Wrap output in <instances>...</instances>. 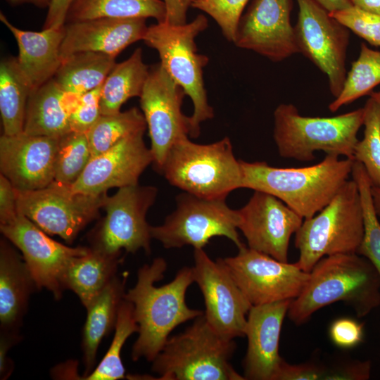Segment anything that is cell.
<instances>
[{
    "mask_svg": "<svg viewBox=\"0 0 380 380\" xmlns=\"http://www.w3.org/2000/svg\"><path fill=\"white\" fill-rule=\"evenodd\" d=\"M167 267L163 258L143 265L138 270L135 286L125 293L124 298L133 304L139 326L132 350L134 361L144 357L152 362L177 326L204 313L190 308L185 300L187 289L194 282L193 267H184L170 282L155 285L163 279Z\"/></svg>",
    "mask_w": 380,
    "mask_h": 380,
    "instance_id": "cell-1",
    "label": "cell"
},
{
    "mask_svg": "<svg viewBox=\"0 0 380 380\" xmlns=\"http://www.w3.org/2000/svg\"><path fill=\"white\" fill-rule=\"evenodd\" d=\"M338 301L358 317L380 305V277L366 258L341 253L320 259L300 295L291 301L287 316L295 324H303L320 308Z\"/></svg>",
    "mask_w": 380,
    "mask_h": 380,
    "instance_id": "cell-2",
    "label": "cell"
},
{
    "mask_svg": "<svg viewBox=\"0 0 380 380\" xmlns=\"http://www.w3.org/2000/svg\"><path fill=\"white\" fill-rule=\"evenodd\" d=\"M353 162L326 154L317 164L296 168L240 160L241 188L273 195L303 220L308 219L322 210L348 180Z\"/></svg>",
    "mask_w": 380,
    "mask_h": 380,
    "instance_id": "cell-3",
    "label": "cell"
},
{
    "mask_svg": "<svg viewBox=\"0 0 380 380\" xmlns=\"http://www.w3.org/2000/svg\"><path fill=\"white\" fill-rule=\"evenodd\" d=\"M208 26L203 14L182 25L157 22L148 26L142 40L158 52L160 65L191 99L194 110L189 116V136L192 138L199 136L202 122L214 117L203 80V68L209 58L198 52L196 44V38Z\"/></svg>",
    "mask_w": 380,
    "mask_h": 380,
    "instance_id": "cell-4",
    "label": "cell"
},
{
    "mask_svg": "<svg viewBox=\"0 0 380 380\" xmlns=\"http://www.w3.org/2000/svg\"><path fill=\"white\" fill-rule=\"evenodd\" d=\"M273 117V137L281 157L311 161L316 151H324L353 160L364 108L334 117H309L293 104L281 103Z\"/></svg>",
    "mask_w": 380,
    "mask_h": 380,
    "instance_id": "cell-5",
    "label": "cell"
},
{
    "mask_svg": "<svg viewBox=\"0 0 380 380\" xmlns=\"http://www.w3.org/2000/svg\"><path fill=\"white\" fill-rule=\"evenodd\" d=\"M235 349L234 339L215 331L203 313L168 338L152 361V370L163 380H244L230 363Z\"/></svg>",
    "mask_w": 380,
    "mask_h": 380,
    "instance_id": "cell-6",
    "label": "cell"
},
{
    "mask_svg": "<svg viewBox=\"0 0 380 380\" xmlns=\"http://www.w3.org/2000/svg\"><path fill=\"white\" fill-rule=\"evenodd\" d=\"M172 186L206 198H226L241 188L240 160L236 159L229 138L208 144L188 137L170 149L160 171Z\"/></svg>",
    "mask_w": 380,
    "mask_h": 380,
    "instance_id": "cell-7",
    "label": "cell"
},
{
    "mask_svg": "<svg viewBox=\"0 0 380 380\" xmlns=\"http://www.w3.org/2000/svg\"><path fill=\"white\" fill-rule=\"evenodd\" d=\"M363 234L360 191L357 183L348 179L322 210L303 220L295 234L294 244L300 253L296 264L310 272L325 256L357 253Z\"/></svg>",
    "mask_w": 380,
    "mask_h": 380,
    "instance_id": "cell-8",
    "label": "cell"
},
{
    "mask_svg": "<svg viewBox=\"0 0 380 380\" xmlns=\"http://www.w3.org/2000/svg\"><path fill=\"white\" fill-rule=\"evenodd\" d=\"M176 209L163 224L151 226L152 239L165 248L191 246L203 248L215 236L230 239L238 248L243 243L238 233L237 210L225 198H206L184 191L176 196Z\"/></svg>",
    "mask_w": 380,
    "mask_h": 380,
    "instance_id": "cell-9",
    "label": "cell"
},
{
    "mask_svg": "<svg viewBox=\"0 0 380 380\" xmlns=\"http://www.w3.org/2000/svg\"><path fill=\"white\" fill-rule=\"evenodd\" d=\"M16 194L20 214L46 234L58 235L68 243L98 217L106 194L93 196L75 192L71 186L54 181L39 189H16Z\"/></svg>",
    "mask_w": 380,
    "mask_h": 380,
    "instance_id": "cell-10",
    "label": "cell"
},
{
    "mask_svg": "<svg viewBox=\"0 0 380 380\" xmlns=\"http://www.w3.org/2000/svg\"><path fill=\"white\" fill-rule=\"evenodd\" d=\"M157 194L156 187L139 184L118 188L111 196L106 194L102 205L106 217L91 248L108 254H119L121 249L132 253L143 249L149 254L152 237L146 216Z\"/></svg>",
    "mask_w": 380,
    "mask_h": 380,
    "instance_id": "cell-11",
    "label": "cell"
},
{
    "mask_svg": "<svg viewBox=\"0 0 380 380\" xmlns=\"http://www.w3.org/2000/svg\"><path fill=\"white\" fill-rule=\"evenodd\" d=\"M296 1L298 13L294 30L299 53L327 76L330 92L336 98L347 75L350 30L315 0Z\"/></svg>",
    "mask_w": 380,
    "mask_h": 380,
    "instance_id": "cell-12",
    "label": "cell"
},
{
    "mask_svg": "<svg viewBox=\"0 0 380 380\" xmlns=\"http://www.w3.org/2000/svg\"><path fill=\"white\" fill-rule=\"evenodd\" d=\"M233 257L222 258L235 282L251 305L297 298L309 272L243 245Z\"/></svg>",
    "mask_w": 380,
    "mask_h": 380,
    "instance_id": "cell-13",
    "label": "cell"
},
{
    "mask_svg": "<svg viewBox=\"0 0 380 380\" xmlns=\"http://www.w3.org/2000/svg\"><path fill=\"white\" fill-rule=\"evenodd\" d=\"M185 93L160 63L154 65L140 96L156 169L160 171L172 146L189 136V117L182 111Z\"/></svg>",
    "mask_w": 380,
    "mask_h": 380,
    "instance_id": "cell-14",
    "label": "cell"
},
{
    "mask_svg": "<svg viewBox=\"0 0 380 380\" xmlns=\"http://www.w3.org/2000/svg\"><path fill=\"white\" fill-rule=\"evenodd\" d=\"M194 258V282L203 296L207 322L226 338L244 336L247 316L252 305L222 258L213 260L203 248H195Z\"/></svg>",
    "mask_w": 380,
    "mask_h": 380,
    "instance_id": "cell-15",
    "label": "cell"
},
{
    "mask_svg": "<svg viewBox=\"0 0 380 380\" xmlns=\"http://www.w3.org/2000/svg\"><path fill=\"white\" fill-rule=\"evenodd\" d=\"M0 230L21 251L36 286L49 290L56 299L61 298L63 290L60 278L64 269L75 258L89 250L69 247L52 239L20 213L10 222L0 224Z\"/></svg>",
    "mask_w": 380,
    "mask_h": 380,
    "instance_id": "cell-16",
    "label": "cell"
},
{
    "mask_svg": "<svg viewBox=\"0 0 380 380\" xmlns=\"http://www.w3.org/2000/svg\"><path fill=\"white\" fill-rule=\"evenodd\" d=\"M292 0H253L240 19L234 44L279 62L299 53L291 23Z\"/></svg>",
    "mask_w": 380,
    "mask_h": 380,
    "instance_id": "cell-17",
    "label": "cell"
},
{
    "mask_svg": "<svg viewBox=\"0 0 380 380\" xmlns=\"http://www.w3.org/2000/svg\"><path fill=\"white\" fill-rule=\"evenodd\" d=\"M239 229L248 247L287 262L291 237L303 218L278 198L254 191L247 203L237 210Z\"/></svg>",
    "mask_w": 380,
    "mask_h": 380,
    "instance_id": "cell-18",
    "label": "cell"
},
{
    "mask_svg": "<svg viewBox=\"0 0 380 380\" xmlns=\"http://www.w3.org/2000/svg\"><path fill=\"white\" fill-rule=\"evenodd\" d=\"M144 134L139 132L127 137L91 158L80 177L71 186L72 190L99 196L110 188L138 184L141 175L153 162Z\"/></svg>",
    "mask_w": 380,
    "mask_h": 380,
    "instance_id": "cell-19",
    "label": "cell"
},
{
    "mask_svg": "<svg viewBox=\"0 0 380 380\" xmlns=\"http://www.w3.org/2000/svg\"><path fill=\"white\" fill-rule=\"evenodd\" d=\"M60 138L24 132L0 137V170L19 191L44 188L54 181Z\"/></svg>",
    "mask_w": 380,
    "mask_h": 380,
    "instance_id": "cell-20",
    "label": "cell"
},
{
    "mask_svg": "<svg viewBox=\"0 0 380 380\" xmlns=\"http://www.w3.org/2000/svg\"><path fill=\"white\" fill-rule=\"evenodd\" d=\"M291 300L252 305L250 308L245 330L248 340L243 361L245 379L274 380L284 360L279 353V344Z\"/></svg>",
    "mask_w": 380,
    "mask_h": 380,
    "instance_id": "cell-21",
    "label": "cell"
},
{
    "mask_svg": "<svg viewBox=\"0 0 380 380\" xmlns=\"http://www.w3.org/2000/svg\"><path fill=\"white\" fill-rule=\"evenodd\" d=\"M148 26L146 18H99L65 23L61 46V60L82 51H94L115 58L140 40Z\"/></svg>",
    "mask_w": 380,
    "mask_h": 380,
    "instance_id": "cell-22",
    "label": "cell"
},
{
    "mask_svg": "<svg viewBox=\"0 0 380 380\" xmlns=\"http://www.w3.org/2000/svg\"><path fill=\"white\" fill-rule=\"evenodd\" d=\"M0 20L17 42L18 63L32 91L53 78L62 62L61 46L65 34L64 25L34 32L16 27L2 12Z\"/></svg>",
    "mask_w": 380,
    "mask_h": 380,
    "instance_id": "cell-23",
    "label": "cell"
},
{
    "mask_svg": "<svg viewBox=\"0 0 380 380\" xmlns=\"http://www.w3.org/2000/svg\"><path fill=\"white\" fill-rule=\"evenodd\" d=\"M80 95L65 91L54 78L32 91L27 101L23 132L61 138L72 132L70 113Z\"/></svg>",
    "mask_w": 380,
    "mask_h": 380,
    "instance_id": "cell-24",
    "label": "cell"
},
{
    "mask_svg": "<svg viewBox=\"0 0 380 380\" xmlns=\"http://www.w3.org/2000/svg\"><path fill=\"white\" fill-rule=\"evenodd\" d=\"M34 281L26 264L5 240L0 243V323L1 332L15 333L20 326Z\"/></svg>",
    "mask_w": 380,
    "mask_h": 380,
    "instance_id": "cell-25",
    "label": "cell"
},
{
    "mask_svg": "<svg viewBox=\"0 0 380 380\" xmlns=\"http://www.w3.org/2000/svg\"><path fill=\"white\" fill-rule=\"evenodd\" d=\"M120 255L89 248L63 271L60 278L63 289L73 291L86 308L116 276Z\"/></svg>",
    "mask_w": 380,
    "mask_h": 380,
    "instance_id": "cell-26",
    "label": "cell"
},
{
    "mask_svg": "<svg viewBox=\"0 0 380 380\" xmlns=\"http://www.w3.org/2000/svg\"><path fill=\"white\" fill-rule=\"evenodd\" d=\"M127 273L122 279L115 276L86 307L87 314L82 331V348L85 373L94 366L101 340L115 327L119 307L124 300Z\"/></svg>",
    "mask_w": 380,
    "mask_h": 380,
    "instance_id": "cell-27",
    "label": "cell"
},
{
    "mask_svg": "<svg viewBox=\"0 0 380 380\" xmlns=\"http://www.w3.org/2000/svg\"><path fill=\"white\" fill-rule=\"evenodd\" d=\"M149 72L140 48L135 49L125 61L116 63L101 87V115L118 113L129 99L140 97Z\"/></svg>",
    "mask_w": 380,
    "mask_h": 380,
    "instance_id": "cell-28",
    "label": "cell"
},
{
    "mask_svg": "<svg viewBox=\"0 0 380 380\" xmlns=\"http://www.w3.org/2000/svg\"><path fill=\"white\" fill-rule=\"evenodd\" d=\"M115 58L94 51L75 53L62 60L53 78L65 91L82 95L103 85Z\"/></svg>",
    "mask_w": 380,
    "mask_h": 380,
    "instance_id": "cell-29",
    "label": "cell"
},
{
    "mask_svg": "<svg viewBox=\"0 0 380 380\" xmlns=\"http://www.w3.org/2000/svg\"><path fill=\"white\" fill-rule=\"evenodd\" d=\"M31 92L17 57L2 59L0 63V113L4 134L14 135L23 132L26 107Z\"/></svg>",
    "mask_w": 380,
    "mask_h": 380,
    "instance_id": "cell-30",
    "label": "cell"
},
{
    "mask_svg": "<svg viewBox=\"0 0 380 380\" xmlns=\"http://www.w3.org/2000/svg\"><path fill=\"white\" fill-rule=\"evenodd\" d=\"M165 17V6L162 0H74L65 23L99 18H153L162 22Z\"/></svg>",
    "mask_w": 380,
    "mask_h": 380,
    "instance_id": "cell-31",
    "label": "cell"
},
{
    "mask_svg": "<svg viewBox=\"0 0 380 380\" xmlns=\"http://www.w3.org/2000/svg\"><path fill=\"white\" fill-rule=\"evenodd\" d=\"M146 123L137 108L110 115H101L87 132L91 158L108 150L116 144L139 132H145Z\"/></svg>",
    "mask_w": 380,
    "mask_h": 380,
    "instance_id": "cell-32",
    "label": "cell"
},
{
    "mask_svg": "<svg viewBox=\"0 0 380 380\" xmlns=\"http://www.w3.org/2000/svg\"><path fill=\"white\" fill-rule=\"evenodd\" d=\"M380 84V51L360 44L357 58L353 62L340 94L329 105L331 112L369 95Z\"/></svg>",
    "mask_w": 380,
    "mask_h": 380,
    "instance_id": "cell-33",
    "label": "cell"
},
{
    "mask_svg": "<svg viewBox=\"0 0 380 380\" xmlns=\"http://www.w3.org/2000/svg\"><path fill=\"white\" fill-rule=\"evenodd\" d=\"M115 329L110 346L98 366L79 379L118 380L125 376L121 351L127 339L132 334L138 332L139 326L134 317L133 304L125 298L119 307Z\"/></svg>",
    "mask_w": 380,
    "mask_h": 380,
    "instance_id": "cell-34",
    "label": "cell"
},
{
    "mask_svg": "<svg viewBox=\"0 0 380 380\" xmlns=\"http://www.w3.org/2000/svg\"><path fill=\"white\" fill-rule=\"evenodd\" d=\"M351 177L358 186L363 213L364 234L357 253L369 260L380 277V222L374 208L372 184L360 162L354 160Z\"/></svg>",
    "mask_w": 380,
    "mask_h": 380,
    "instance_id": "cell-35",
    "label": "cell"
},
{
    "mask_svg": "<svg viewBox=\"0 0 380 380\" xmlns=\"http://www.w3.org/2000/svg\"><path fill=\"white\" fill-rule=\"evenodd\" d=\"M91 158L85 133L70 132L60 138L55 163L54 182L71 186Z\"/></svg>",
    "mask_w": 380,
    "mask_h": 380,
    "instance_id": "cell-36",
    "label": "cell"
},
{
    "mask_svg": "<svg viewBox=\"0 0 380 380\" xmlns=\"http://www.w3.org/2000/svg\"><path fill=\"white\" fill-rule=\"evenodd\" d=\"M364 108V136L357 143L353 160L361 163L372 186H380V104L373 98Z\"/></svg>",
    "mask_w": 380,
    "mask_h": 380,
    "instance_id": "cell-37",
    "label": "cell"
},
{
    "mask_svg": "<svg viewBox=\"0 0 380 380\" xmlns=\"http://www.w3.org/2000/svg\"><path fill=\"white\" fill-rule=\"evenodd\" d=\"M250 0H195L192 8L210 15L224 38L234 42L240 19Z\"/></svg>",
    "mask_w": 380,
    "mask_h": 380,
    "instance_id": "cell-38",
    "label": "cell"
},
{
    "mask_svg": "<svg viewBox=\"0 0 380 380\" xmlns=\"http://www.w3.org/2000/svg\"><path fill=\"white\" fill-rule=\"evenodd\" d=\"M350 31L370 44L380 47V15L355 6L330 14Z\"/></svg>",
    "mask_w": 380,
    "mask_h": 380,
    "instance_id": "cell-39",
    "label": "cell"
},
{
    "mask_svg": "<svg viewBox=\"0 0 380 380\" xmlns=\"http://www.w3.org/2000/svg\"><path fill=\"white\" fill-rule=\"evenodd\" d=\"M101 87L102 86L79 96L70 116L72 132L87 134L101 117Z\"/></svg>",
    "mask_w": 380,
    "mask_h": 380,
    "instance_id": "cell-40",
    "label": "cell"
},
{
    "mask_svg": "<svg viewBox=\"0 0 380 380\" xmlns=\"http://www.w3.org/2000/svg\"><path fill=\"white\" fill-rule=\"evenodd\" d=\"M329 335L332 343L336 346L345 349L352 348L363 340V325L351 318H338L331 324Z\"/></svg>",
    "mask_w": 380,
    "mask_h": 380,
    "instance_id": "cell-41",
    "label": "cell"
},
{
    "mask_svg": "<svg viewBox=\"0 0 380 380\" xmlns=\"http://www.w3.org/2000/svg\"><path fill=\"white\" fill-rule=\"evenodd\" d=\"M329 369L314 362L291 365L283 360L274 380H327Z\"/></svg>",
    "mask_w": 380,
    "mask_h": 380,
    "instance_id": "cell-42",
    "label": "cell"
},
{
    "mask_svg": "<svg viewBox=\"0 0 380 380\" xmlns=\"http://www.w3.org/2000/svg\"><path fill=\"white\" fill-rule=\"evenodd\" d=\"M369 360H353L329 367L328 380H367L371 374Z\"/></svg>",
    "mask_w": 380,
    "mask_h": 380,
    "instance_id": "cell-43",
    "label": "cell"
},
{
    "mask_svg": "<svg viewBox=\"0 0 380 380\" xmlns=\"http://www.w3.org/2000/svg\"><path fill=\"white\" fill-rule=\"evenodd\" d=\"M18 214L16 189L4 175L0 174V224L10 222Z\"/></svg>",
    "mask_w": 380,
    "mask_h": 380,
    "instance_id": "cell-44",
    "label": "cell"
},
{
    "mask_svg": "<svg viewBox=\"0 0 380 380\" xmlns=\"http://www.w3.org/2000/svg\"><path fill=\"white\" fill-rule=\"evenodd\" d=\"M74 0H51L42 29L59 28L66 21L68 12Z\"/></svg>",
    "mask_w": 380,
    "mask_h": 380,
    "instance_id": "cell-45",
    "label": "cell"
},
{
    "mask_svg": "<svg viewBox=\"0 0 380 380\" xmlns=\"http://www.w3.org/2000/svg\"><path fill=\"white\" fill-rule=\"evenodd\" d=\"M165 6V21L182 25L186 22L187 11L195 0H162Z\"/></svg>",
    "mask_w": 380,
    "mask_h": 380,
    "instance_id": "cell-46",
    "label": "cell"
},
{
    "mask_svg": "<svg viewBox=\"0 0 380 380\" xmlns=\"http://www.w3.org/2000/svg\"><path fill=\"white\" fill-rule=\"evenodd\" d=\"M330 14L353 6L351 0H315Z\"/></svg>",
    "mask_w": 380,
    "mask_h": 380,
    "instance_id": "cell-47",
    "label": "cell"
},
{
    "mask_svg": "<svg viewBox=\"0 0 380 380\" xmlns=\"http://www.w3.org/2000/svg\"><path fill=\"white\" fill-rule=\"evenodd\" d=\"M353 6L364 11L380 15V0H351Z\"/></svg>",
    "mask_w": 380,
    "mask_h": 380,
    "instance_id": "cell-48",
    "label": "cell"
},
{
    "mask_svg": "<svg viewBox=\"0 0 380 380\" xmlns=\"http://www.w3.org/2000/svg\"><path fill=\"white\" fill-rule=\"evenodd\" d=\"M11 6L32 4L39 8H48L51 0H5Z\"/></svg>",
    "mask_w": 380,
    "mask_h": 380,
    "instance_id": "cell-49",
    "label": "cell"
},
{
    "mask_svg": "<svg viewBox=\"0 0 380 380\" xmlns=\"http://www.w3.org/2000/svg\"><path fill=\"white\" fill-rule=\"evenodd\" d=\"M371 194L375 212L380 218V186H372Z\"/></svg>",
    "mask_w": 380,
    "mask_h": 380,
    "instance_id": "cell-50",
    "label": "cell"
},
{
    "mask_svg": "<svg viewBox=\"0 0 380 380\" xmlns=\"http://www.w3.org/2000/svg\"><path fill=\"white\" fill-rule=\"evenodd\" d=\"M369 95L380 104V91H372Z\"/></svg>",
    "mask_w": 380,
    "mask_h": 380,
    "instance_id": "cell-51",
    "label": "cell"
}]
</instances>
